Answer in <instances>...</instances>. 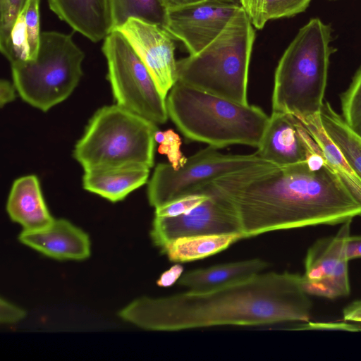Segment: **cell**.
I'll list each match as a JSON object with an SVG mask.
<instances>
[{
  "mask_svg": "<svg viewBox=\"0 0 361 361\" xmlns=\"http://www.w3.org/2000/svg\"><path fill=\"white\" fill-rule=\"evenodd\" d=\"M23 10L25 13L32 60L37 56L42 33L39 23V0H27Z\"/></svg>",
  "mask_w": 361,
  "mask_h": 361,
  "instance_id": "4316f807",
  "label": "cell"
},
{
  "mask_svg": "<svg viewBox=\"0 0 361 361\" xmlns=\"http://www.w3.org/2000/svg\"><path fill=\"white\" fill-rule=\"evenodd\" d=\"M156 123L118 104L98 109L77 142L73 157L85 171L154 165Z\"/></svg>",
  "mask_w": 361,
  "mask_h": 361,
  "instance_id": "8992f818",
  "label": "cell"
},
{
  "mask_svg": "<svg viewBox=\"0 0 361 361\" xmlns=\"http://www.w3.org/2000/svg\"><path fill=\"white\" fill-rule=\"evenodd\" d=\"M27 0H0V51L11 59V31L13 23Z\"/></svg>",
  "mask_w": 361,
  "mask_h": 361,
  "instance_id": "d4e9b609",
  "label": "cell"
},
{
  "mask_svg": "<svg viewBox=\"0 0 361 361\" xmlns=\"http://www.w3.org/2000/svg\"><path fill=\"white\" fill-rule=\"evenodd\" d=\"M311 138L295 116L272 111L255 153L277 166L296 164L306 161L310 154Z\"/></svg>",
  "mask_w": 361,
  "mask_h": 361,
  "instance_id": "4fadbf2b",
  "label": "cell"
},
{
  "mask_svg": "<svg viewBox=\"0 0 361 361\" xmlns=\"http://www.w3.org/2000/svg\"><path fill=\"white\" fill-rule=\"evenodd\" d=\"M228 1H239L238 0H228Z\"/></svg>",
  "mask_w": 361,
  "mask_h": 361,
  "instance_id": "ab89813d",
  "label": "cell"
},
{
  "mask_svg": "<svg viewBox=\"0 0 361 361\" xmlns=\"http://www.w3.org/2000/svg\"><path fill=\"white\" fill-rule=\"evenodd\" d=\"M255 28L240 7L205 48L177 61L178 80L211 94L248 104V72Z\"/></svg>",
  "mask_w": 361,
  "mask_h": 361,
  "instance_id": "5b68a950",
  "label": "cell"
},
{
  "mask_svg": "<svg viewBox=\"0 0 361 361\" xmlns=\"http://www.w3.org/2000/svg\"><path fill=\"white\" fill-rule=\"evenodd\" d=\"M345 256L348 262L361 258V235L348 236L345 243Z\"/></svg>",
  "mask_w": 361,
  "mask_h": 361,
  "instance_id": "e575fe53",
  "label": "cell"
},
{
  "mask_svg": "<svg viewBox=\"0 0 361 361\" xmlns=\"http://www.w3.org/2000/svg\"><path fill=\"white\" fill-rule=\"evenodd\" d=\"M200 192L208 193L209 198L188 212L173 217L154 216L150 236L157 247L161 250L169 242L185 236L242 234L233 204L210 184Z\"/></svg>",
  "mask_w": 361,
  "mask_h": 361,
  "instance_id": "30bf717a",
  "label": "cell"
},
{
  "mask_svg": "<svg viewBox=\"0 0 361 361\" xmlns=\"http://www.w3.org/2000/svg\"><path fill=\"white\" fill-rule=\"evenodd\" d=\"M312 308L301 275L271 271L207 290L142 297L118 315L146 330L176 331L226 325L305 323L310 322Z\"/></svg>",
  "mask_w": 361,
  "mask_h": 361,
  "instance_id": "7a4b0ae2",
  "label": "cell"
},
{
  "mask_svg": "<svg viewBox=\"0 0 361 361\" xmlns=\"http://www.w3.org/2000/svg\"><path fill=\"white\" fill-rule=\"evenodd\" d=\"M207 192L190 195L155 208V216L173 217L187 213L209 198Z\"/></svg>",
  "mask_w": 361,
  "mask_h": 361,
  "instance_id": "83f0119b",
  "label": "cell"
},
{
  "mask_svg": "<svg viewBox=\"0 0 361 361\" xmlns=\"http://www.w3.org/2000/svg\"><path fill=\"white\" fill-rule=\"evenodd\" d=\"M16 86L7 80H1L0 82V104L4 106L5 104L13 102L16 97Z\"/></svg>",
  "mask_w": 361,
  "mask_h": 361,
  "instance_id": "d590c367",
  "label": "cell"
},
{
  "mask_svg": "<svg viewBox=\"0 0 361 361\" xmlns=\"http://www.w3.org/2000/svg\"><path fill=\"white\" fill-rule=\"evenodd\" d=\"M18 239L42 254L59 260H82L90 254L88 235L63 219H54L50 225L40 230L23 231Z\"/></svg>",
  "mask_w": 361,
  "mask_h": 361,
  "instance_id": "5bb4252c",
  "label": "cell"
},
{
  "mask_svg": "<svg viewBox=\"0 0 361 361\" xmlns=\"http://www.w3.org/2000/svg\"><path fill=\"white\" fill-rule=\"evenodd\" d=\"M11 63L30 60V49L23 10L18 15L11 31Z\"/></svg>",
  "mask_w": 361,
  "mask_h": 361,
  "instance_id": "484cf974",
  "label": "cell"
},
{
  "mask_svg": "<svg viewBox=\"0 0 361 361\" xmlns=\"http://www.w3.org/2000/svg\"><path fill=\"white\" fill-rule=\"evenodd\" d=\"M267 163L255 152L225 154L208 146L187 158L179 169L157 164L147 187L149 203L154 208L179 198L200 193L214 180L252 166Z\"/></svg>",
  "mask_w": 361,
  "mask_h": 361,
  "instance_id": "9c48e42d",
  "label": "cell"
},
{
  "mask_svg": "<svg viewBox=\"0 0 361 361\" xmlns=\"http://www.w3.org/2000/svg\"><path fill=\"white\" fill-rule=\"evenodd\" d=\"M342 118L361 137V65L348 89L341 96Z\"/></svg>",
  "mask_w": 361,
  "mask_h": 361,
  "instance_id": "cb8c5ba5",
  "label": "cell"
},
{
  "mask_svg": "<svg viewBox=\"0 0 361 361\" xmlns=\"http://www.w3.org/2000/svg\"><path fill=\"white\" fill-rule=\"evenodd\" d=\"M149 169L128 167L85 171L82 185L86 190L112 202L123 200L147 181Z\"/></svg>",
  "mask_w": 361,
  "mask_h": 361,
  "instance_id": "ac0fdd59",
  "label": "cell"
},
{
  "mask_svg": "<svg viewBox=\"0 0 361 361\" xmlns=\"http://www.w3.org/2000/svg\"><path fill=\"white\" fill-rule=\"evenodd\" d=\"M242 238L240 233L185 236L169 242L161 250L171 262H187L219 253Z\"/></svg>",
  "mask_w": 361,
  "mask_h": 361,
  "instance_id": "ffe728a7",
  "label": "cell"
},
{
  "mask_svg": "<svg viewBox=\"0 0 361 361\" xmlns=\"http://www.w3.org/2000/svg\"><path fill=\"white\" fill-rule=\"evenodd\" d=\"M210 185L234 207L243 238L361 216V203L326 161L319 169L307 160L286 166L263 163Z\"/></svg>",
  "mask_w": 361,
  "mask_h": 361,
  "instance_id": "6da1fadb",
  "label": "cell"
},
{
  "mask_svg": "<svg viewBox=\"0 0 361 361\" xmlns=\"http://www.w3.org/2000/svg\"><path fill=\"white\" fill-rule=\"evenodd\" d=\"M169 117L188 141L219 149L231 145L258 147L269 116L259 107L242 104L180 81L166 97Z\"/></svg>",
  "mask_w": 361,
  "mask_h": 361,
  "instance_id": "3957f363",
  "label": "cell"
},
{
  "mask_svg": "<svg viewBox=\"0 0 361 361\" xmlns=\"http://www.w3.org/2000/svg\"><path fill=\"white\" fill-rule=\"evenodd\" d=\"M183 274V267L177 264L163 272L157 283L159 287L169 288L178 282Z\"/></svg>",
  "mask_w": 361,
  "mask_h": 361,
  "instance_id": "836d02e7",
  "label": "cell"
},
{
  "mask_svg": "<svg viewBox=\"0 0 361 361\" xmlns=\"http://www.w3.org/2000/svg\"><path fill=\"white\" fill-rule=\"evenodd\" d=\"M302 287L309 295L325 298L330 300L346 297L350 293L348 274V261L343 259L327 276L316 281L302 277Z\"/></svg>",
  "mask_w": 361,
  "mask_h": 361,
  "instance_id": "603a6c76",
  "label": "cell"
},
{
  "mask_svg": "<svg viewBox=\"0 0 361 361\" xmlns=\"http://www.w3.org/2000/svg\"><path fill=\"white\" fill-rule=\"evenodd\" d=\"M6 210L11 220L26 231L44 228L54 219L48 210L39 180L35 175L23 176L14 181Z\"/></svg>",
  "mask_w": 361,
  "mask_h": 361,
  "instance_id": "2e32d148",
  "label": "cell"
},
{
  "mask_svg": "<svg viewBox=\"0 0 361 361\" xmlns=\"http://www.w3.org/2000/svg\"><path fill=\"white\" fill-rule=\"evenodd\" d=\"M112 32L131 18L163 25L166 10L161 0H109Z\"/></svg>",
  "mask_w": 361,
  "mask_h": 361,
  "instance_id": "7402d4cb",
  "label": "cell"
},
{
  "mask_svg": "<svg viewBox=\"0 0 361 361\" xmlns=\"http://www.w3.org/2000/svg\"><path fill=\"white\" fill-rule=\"evenodd\" d=\"M331 29L311 19L298 32L282 54L274 73L272 111L304 121L320 114L327 84Z\"/></svg>",
  "mask_w": 361,
  "mask_h": 361,
  "instance_id": "277c9868",
  "label": "cell"
},
{
  "mask_svg": "<svg viewBox=\"0 0 361 361\" xmlns=\"http://www.w3.org/2000/svg\"><path fill=\"white\" fill-rule=\"evenodd\" d=\"M343 319L345 322H361V299L353 301L344 307Z\"/></svg>",
  "mask_w": 361,
  "mask_h": 361,
  "instance_id": "8d00e7d4",
  "label": "cell"
},
{
  "mask_svg": "<svg viewBox=\"0 0 361 361\" xmlns=\"http://www.w3.org/2000/svg\"><path fill=\"white\" fill-rule=\"evenodd\" d=\"M351 222L348 220L341 224L335 235L319 238L310 246L305 259V279L316 281L327 276L345 258V243L350 235Z\"/></svg>",
  "mask_w": 361,
  "mask_h": 361,
  "instance_id": "d6986e66",
  "label": "cell"
},
{
  "mask_svg": "<svg viewBox=\"0 0 361 361\" xmlns=\"http://www.w3.org/2000/svg\"><path fill=\"white\" fill-rule=\"evenodd\" d=\"M164 140L159 144L158 151L166 155L172 167L178 169L187 160V157L180 152L181 140L179 135L171 129L164 131Z\"/></svg>",
  "mask_w": 361,
  "mask_h": 361,
  "instance_id": "f546056e",
  "label": "cell"
},
{
  "mask_svg": "<svg viewBox=\"0 0 361 361\" xmlns=\"http://www.w3.org/2000/svg\"><path fill=\"white\" fill-rule=\"evenodd\" d=\"M25 317V312L4 298L0 300V322L2 324L16 323Z\"/></svg>",
  "mask_w": 361,
  "mask_h": 361,
  "instance_id": "1f68e13d",
  "label": "cell"
},
{
  "mask_svg": "<svg viewBox=\"0 0 361 361\" xmlns=\"http://www.w3.org/2000/svg\"><path fill=\"white\" fill-rule=\"evenodd\" d=\"M268 266V262L258 258L217 264L183 274L177 283L190 290H207L252 277Z\"/></svg>",
  "mask_w": 361,
  "mask_h": 361,
  "instance_id": "e0dca14e",
  "label": "cell"
},
{
  "mask_svg": "<svg viewBox=\"0 0 361 361\" xmlns=\"http://www.w3.org/2000/svg\"><path fill=\"white\" fill-rule=\"evenodd\" d=\"M297 329H326V330H342L350 331H360L361 326L348 324V323H312L310 322H305L299 326Z\"/></svg>",
  "mask_w": 361,
  "mask_h": 361,
  "instance_id": "d6a6232c",
  "label": "cell"
},
{
  "mask_svg": "<svg viewBox=\"0 0 361 361\" xmlns=\"http://www.w3.org/2000/svg\"><path fill=\"white\" fill-rule=\"evenodd\" d=\"M84 59L71 34L42 32L37 57L11 63L13 82L25 102L47 111L78 86Z\"/></svg>",
  "mask_w": 361,
  "mask_h": 361,
  "instance_id": "52a82bcc",
  "label": "cell"
},
{
  "mask_svg": "<svg viewBox=\"0 0 361 361\" xmlns=\"http://www.w3.org/2000/svg\"><path fill=\"white\" fill-rule=\"evenodd\" d=\"M164 131L157 130L154 134L155 142L161 144L164 140Z\"/></svg>",
  "mask_w": 361,
  "mask_h": 361,
  "instance_id": "f35d334b",
  "label": "cell"
},
{
  "mask_svg": "<svg viewBox=\"0 0 361 361\" xmlns=\"http://www.w3.org/2000/svg\"><path fill=\"white\" fill-rule=\"evenodd\" d=\"M240 7L239 1L203 0L167 10L162 26L192 55L210 44Z\"/></svg>",
  "mask_w": 361,
  "mask_h": 361,
  "instance_id": "8fae6325",
  "label": "cell"
},
{
  "mask_svg": "<svg viewBox=\"0 0 361 361\" xmlns=\"http://www.w3.org/2000/svg\"><path fill=\"white\" fill-rule=\"evenodd\" d=\"M253 26L262 29L268 21L266 16L267 0H238Z\"/></svg>",
  "mask_w": 361,
  "mask_h": 361,
  "instance_id": "4dcf8cb0",
  "label": "cell"
},
{
  "mask_svg": "<svg viewBox=\"0 0 361 361\" xmlns=\"http://www.w3.org/2000/svg\"><path fill=\"white\" fill-rule=\"evenodd\" d=\"M311 0H267V20L288 18L303 12Z\"/></svg>",
  "mask_w": 361,
  "mask_h": 361,
  "instance_id": "f1b7e54d",
  "label": "cell"
},
{
  "mask_svg": "<svg viewBox=\"0 0 361 361\" xmlns=\"http://www.w3.org/2000/svg\"><path fill=\"white\" fill-rule=\"evenodd\" d=\"M48 4L60 20L93 42L112 32L109 0H48Z\"/></svg>",
  "mask_w": 361,
  "mask_h": 361,
  "instance_id": "9a60e30c",
  "label": "cell"
},
{
  "mask_svg": "<svg viewBox=\"0 0 361 361\" xmlns=\"http://www.w3.org/2000/svg\"><path fill=\"white\" fill-rule=\"evenodd\" d=\"M115 30L125 37L166 99L178 81L174 38L162 25L136 18H129Z\"/></svg>",
  "mask_w": 361,
  "mask_h": 361,
  "instance_id": "7c38bea8",
  "label": "cell"
},
{
  "mask_svg": "<svg viewBox=\"0 0 361 361\" xmlns=\"http://www.w3.org/2000/svg\"><path fill=\"white\" fill-rule=\"evenodd\" d=\"M203 0H161L166 10L173 9Z\"/></svg>",
  "mask_w": 361,
  "mask_h": 361,
  "instance_id": "74e56055",
  "label": "cell"
},
{
  "mask_svg": "<svg viewBox=\"0 0 361 361\" xmlns=\"http://www.w3.org/2000/svg\"><path fill=\"white\" fill-rule=\"evenodd\" d=\"M107 78L116 104L156 124L169 118L166 99L125 37L115 30L104 39Z\"/></svg>",
  "mask_w": 361,
  "mask_h": 361,
  "instance_id": "ba28073f",
  "label": "cell"
},
{
  "mask_svg": "<svg viewBox=\"0 0 361 361\" xmlns=\"http://www.w3.org/2000/svg\"><path fill=\"white\" fill-rule=\"evenodd\" d=\"M319 116L325 132L361 181V137L347 125L328 102H324Z\"/></svg>",
  "mask_w": 361,
  "mask_h": 361,
  "instance_id": "44dd1931",
  "label": "cell"
}]
</instances>
